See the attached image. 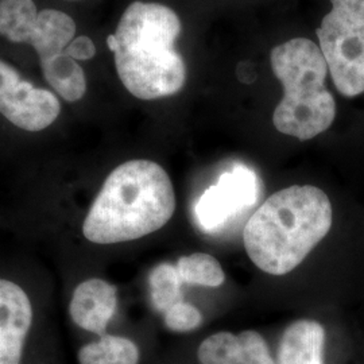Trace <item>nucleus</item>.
<instances>
[{"instance_id":"nucleus-12","label":"nucleus","mask_w":364,"mask_h":364,"mask_svg":"<svg viewBox=\"0 0 364 364\" xmlns=\"http://www.w3.org/2000/svg\"><path fill=\"white\" fill-rule=\"evenodd\" d=\"M324 346V326L314 320H297L287 326L281 336L277 364H326Z\"/></svg>"},{"instance_id":"nucleus-16","label":"nucleus","mask_w":364,"mask_h":364,"mask_svg":"<svg viewBox=\"0 0 364 364\" xmlns=\"http://www.w3.org/2000/svg\"><path fill=\"white\" fill-rule=\"evenodd\" d=\"M164 321L170 331L185 333L201 326L203 314L193 305L181 301L164 313Z\"/></svg>"},{"instance_id":"nucleus-15","label":"nucleus","mask_w":364,"mask_h":364,"mask_svg":"<svg viewBox=\"0 0 364 364\" xmlns=\"http://www.w3.org/2000/svg\"><path fill=\"white\" fill-rule=\"evenodd\" d=\"M105 364H138L141 351L138 346L129 338L105 333L99 338Z\"/></svg>"},{"instance_id":"nucleus-8","label":"nucleus","mask_w":364,"mask_h":364,"mask_svg":"<svg viewBox=\"0 0 364 364\" xmlns=\"http://www.w3.org/2000/svg\"><path fill=\"white\" fill-rule=\"evenodd\" d=\"M258 178L245 165L221 174L219 182L212 185L198 200L196 215L205 230H215L228 220L240 208L251 205L257 198Z\"/></svg>"},{"instance_id":"nucleus-17","label":"nucleus","mask_w":364,"mask_h":364,"mask_svg":"<svg viewBox=\"0 0 364 364\" xmlns=\"http://www.w3.org/2000/svg\"><path fill=\"white\" fill-rule=\"evenodd\" d=\"M65 53L75 61H88L95 57L96 46L90 37L80 36L68 45Z\"/></svg>"},{"instance_id":"nucleus-3","label":"nucleus","mask_w":364,"mask_h":364,"mask_svg":"<svg viewBox=\"0 0 364 364\" xmlns=\"http://www.w3.org/2000/svg\"><path fill=\"white\" fill-rule=\"evenodd\" d=\"M332 221L331 200L320 188L293 185L278 191L246 223L248 258L263 273H290L326 237Z\"/></svg>"},{"instance_id":"nucleus-9","label":"nucleus","mask_w":364,"mask_h":364,"mask_svg":"<svg viewBox=\"0 0 364 364\" xmlns=\"http://www.w3.org/2000/svg\"><path fill=\"white\" fill-rule=\"evenodd\" d=\"M34 309L26 290L0 277V364H22Z\"/></svg>"},{"instance_id":"nucleus-4","label":"nucleus","mask_w":364,"mask_h":364,"mask_svg":"<svg viewBox=\"0 0 364 364\" xmlns=\"http://www.w3.org/2000/svg\"><path fill=\"white\" fill-rule=\"evenodd\" d=\"M274 75L284 97L273 114L275 129L309 141L328 130L336 117V103L326 90L329 70L320 46L308 38H294L272 50Z\"/></svg>"},{"instance_id":"nucleus-18","label":"nucleus","mask_w":364,"mask_h":364,"mask_svg":"<svg viewBox=\"0 0 364 364\" xmlns=\"http://www.w3.org/2000/svg\"><path fill=\"white\" fill-rule=\"evenodd\" d=\"M78 364H105L100 340L84 344L77 352Z\"/></svg>"},{"instance_id":"nucleus-13","label":"nucleus","mask_w":364,"mask_h":364,"mask_svg":"<svg viewBox=\"0 0 364 364\" xmlns=\"http://www.w3.org/2000/svg\"><path fill=\"white\" fill-rule=\"evenodd\" d=\"M182 284L177 267L169 262L158 263L149 274L151 305L158 313L166 312L182 301Z\"/></svg>"},{"instance_id":"nucleus-1","label":"nucleus","mask_w":364,"mask_h":364,"mask_svg":"<svg viewBox=\"0 0 364 364\" xmlns=\"http://www.w3.org/2000/svg\"><path fill=\"white\" fill-rule=\"evenodd\" d=\"M176 212L168 171L149 159L120 164L105 178L81 224L87 242L111 246L164 228Z\"/></svg>"},{"instance_id":"nucleus-2","label":"nucleus","mask_w":364,"mask_h":364,"mask_svg":"<svg viewBox=\"0 0 364 364\" xmlns=\"http://www.w3.org/2000/svg\"><path fill=\"white\" fill-rule=\"evenodd\" d=\"M181 21L159 3L134 1L122 15L117 31L107 38L115 55L117 76L141 100L169 97L186 82V65L176 49Z\"/></svg>"},{"instance_id":"nucleus-14","label":"nucleus","mask_w":364,"mask_h":364,"mask_svg":"<svg viewBox=\"0 0 364 364\" xmlns=\"http://www.w3.org/2000/svg\"><path fill=\"white\" fill-rule=\"evenodd\" d=\"M176 267L182 284L218 287L225 281V274L219 260L204 252L181 257L177 260Z\"/></svg>"},{"instance_id":"nucleus-5","label":"nucleus","mask_w":364,"mask_h":364,"mask_svg":"<svg viewBox=\"0 0 364 364\" xmlns=\"http://www.w3.org/2000/svg\"><path fill=\"white\" fill-rule=\"evenodd\" d=\"M73 18L58 10L38 11L34 0H0V36L14 43H28L39 57L42 75L68 103L87 93L84 69L65 53L75 39Z\"/></svg>"},{"instance_id":"nucleus-11","label":"nucleus","mask_w":364,"mask_h":364,"mask_svg":"<svg viewBox=\"0 0 364 364\" xmlns=\"http://www.w3.org/2000/svg\"><path fill=\"white\" fill-rule=\"evenodd\" d=\"M200 364H275L264 338L255 331L218 332L197 350Z\"/></svg>"},{"instance_id":"nucleus-6","label":"nucleus","mask_w":364,"mask_h":364,"mask_svg":"<svg viewBox=\"0 0 364 364\" xmlns=\"http://www.w3.org/2000/svg\"><path fill=\"white\" fill-rule=\"evenodd\" d=\"M316 34L329 75L347 97L364 92V0H331Z\"/></svg>"},{"instance_id":"nucleus-7","label":"nucleus","mask_w":364,"mask_h":364,"mask_svg":"<svg viewBox=\"0 0 364 364\" xmlns=\"http://www.w3.org/2000/svg\"><path fill=\"white\" fill-rule=\"evenodd\" d=\"M0 114L16 129L39 132L55 123L61 103L57 95L36 87L0 60Z\"/></svg>"},{"instance_id":"nucleus-10","label":"nucleus","mask_w":364,"mask_h":364,"mask_svg":"<svg viewBox=\"0 0 364 364\" xmlns=\"http://www.w3.org/2000/svg\"><path fill=\"white\" fill-rule=\"evenodd\" d=\"M117 308V287L103 278H88L75 287L69 299V317L80 329L107 333Z\"/></svg>"}]
</instances>
